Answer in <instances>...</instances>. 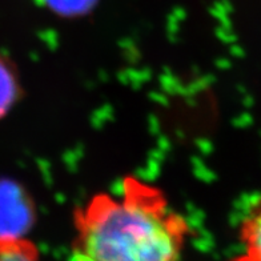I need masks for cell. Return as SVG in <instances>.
Segmentation results:
<instances>
[{
	"mask_svg": "<svg viewBox=\"0 0 261 261\" xmlns=\"http://www.w3.org/2000/svg\"><path fill=\"white\" fill-rule=\"evenodd\" d=\"M73 223L69 261H179L191 232L162 189L134 176L117 195L91 197Z\"/></svg>",
	"mask_w": 261,
	"mask_h": 261,
	"instance_id": "6da1fadb",
	"label": "cell"
},
{
	"mask_svg": "<svg viewBox=\"0 0 261 261\" xmlns=\"http://www.w3.org/2000/svg\"><path fill=\"white\" fill-rule=\"evenodd\" d=\"M240 253L233 261H261V195L245 211L239 227Z\"/></svg>",
	"mask_w": 261,
	"mask_h": 261,
	"instance_id": "3957f363",
	"label": "cell"
},
{
	"mask_svg": "<svg viewBox=\"0 0 261 261\" xmlns=\"http://www.w3.org/2000/svg\"><path fill=\"white\" fill-rule=\"evenodd\" d=\"M20 96V84L12 62L0 54V119L12 110Z\"/></svg>",
	"mask_w": 261,
	"mask_h": 261,
	"instance_id": "277c9868",
	"label": "cell"
},
{
	"mask_svg": "<svg viewBox=\"0 0 261 261\" xmlns=\"http://www.w3.org/2000/svg\"><path fill=\"white\" fill-rule=\"evenodd\" d=\"M0 261H39V252L23 237H0Z\"/></svg>",
	"mask_w": 261,
	"mask_h": 261,
	"instance_id": "5b68a950",
	"label": "cell"
},
{
	"mask_svg": "<svg viewBox=\"0 0 261 261\" xmlns=\"http://www.w3.org/2000/svg\"><path fill=\"white\" fill-rule=\"evenodd\" d=\"M95 0H43L48 7L64 12V14H76L86 11L87 8L91 7Z\"/></svg>",
	"mask_w": 261,
	"mask_h": 261,
	"instance_id": "8992f818",
	"label": "cell"
},
{
	"mask_svg": "<svg viewBox=\"0 0 261 261\" xmlns=\"http://www.w3.org/2000/svg\"><path fill=\"white\" fill-rule=\"evenodd\" d=\"M32 220L34 211L25 193L15 182L0 180V237H23Z\"/></svg>",
	"mask_w": 261,
	"mask_h": 261,
	"instance_id": "7a4b0ae2",
	"label": "cell"
}]
</instances>
